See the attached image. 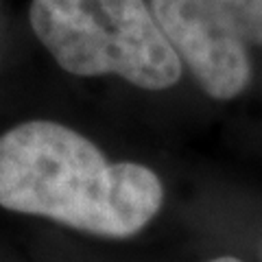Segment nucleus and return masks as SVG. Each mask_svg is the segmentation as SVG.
Returning <instances> with one entry per match:
<instances>
[{
	"mask_svg": "<svg viewBox=\"0 0 262 262\" xmlns=\"http://www.w3.org/2000/svg\"><path fill=\"white\" fill-rule=\"evenodd\" d=\"M151 11L206 94L227 101L247 88L251 68L245 42L214 0H151Z\"/></svg>",
	"mask_w": 262,
	"mask_h": 262,
	"instance_id": "nucleus-3",
	"label": "nucleus"
},
{
	"mask_svg": "<svg viewBox=\"0 0 262 262\" xmlns=\"http://www.w3.org/2000/svg\"><path fill=\"white\" fill-rule=\"evenodd\" d=\"M29 18L70 75H116L142 90L182 79V59L144 0H33Z\"/></svg>",
	"mask_w": 262,
	"mask_h": 262,
	"instance_id": "nucleus-2",
	"label": "nucleus"
},
{
	"mask_svg": "<svg viewBox=\"0 0 262 262\" xmlns=\"http://www.w3.org/2000/svg\"><path fill=\"white\" fill-rule=\"evenodd\" d=\"M160 177L134 162L112 164L79 134L31 120L0 136V206L81 232L127 238L158 214Z\"/></svg>",
	"mask_w": 262,
	"mask_h": 262,
	"instance_id": "nucleus-1",
	"label": "nucleus"
},
{
	"mask_svg": "<svg viewBox=\"0 0 262 262\" xmlns=\"http://www.w3.org/2000/svg\"><path fill=\"white\" fill-rule=\"evenodd\" d=\"M210 262H243V260L232 258V256H221V258H214V260H210Z\"/></svg>",
	"mask_w": 262,
	"mask_h": 262,
	"instance_id": "nucleus-5",
	"label": "nucleus"
},
{
	"mask_svg": "<svg viewBox=\"0 0 262 262\" xmlns=\"http://www.w3.org/2000/svg\"><path fill=\"white\" fill-rule=\"evenodd\" d=\"M243 42L262 44V0H214Z\"/></svg>",
	"mask_w": 262,
	"mask_h": 262,
	"instance_id": "nucleus-4",
	"label": "nucleus"
}]
</instances>
